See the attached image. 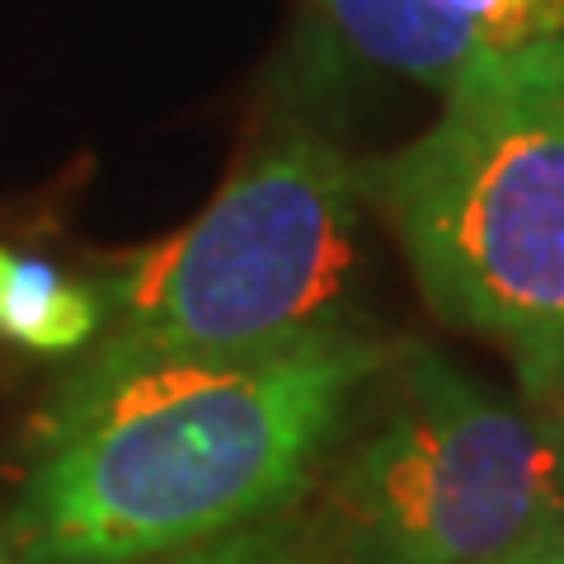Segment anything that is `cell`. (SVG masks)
I'll return each mask as SVG.
<instances>
[{
  "mask_svg": "<svg viewBox=\"0 0 564 564\" xmlns=\"http://www.w3.org/2000/svg\"><path fill=\"white\" fill-rule=\"evenodd\" d=\"M400 352L362 329L250 352L95 339L33 423L14 564H147L302 503Z\"/></svg>",
  "mask_w": 564,
  "mask_h": 564,
  "instance_id": "obj_1",
  "label": "cell"
},
{
  "mask_svg": "<svg viewBox=\"0 0 564 564\" xmlns=\"http://www.w3.org/2000/svg\"><path fill=\"white\" fill-rule=\"evenodd\" d=\"M367 198L437 321L499 348L536 410L564 404V43L367 165Z\"/></svg>",
  "mask_w": 564,
  "mask_h": 564,
  "instance_id": "obj_2",
  "label": "cell"
},
{
  "mask_svg": "<svg viewBox=\"0 0 564 564\" xmlns=\"http://www.w3.org/2000/svg\"><path fill=\"white\" fill-rule=\"evenodd\" d=\"M367 165L306 122L273 128L184 231L99 282L122 348L250 352L352 329Z\"/></svg>",
  "mask_w": 564,
  "mask_h": 564,
  "instance_id": "obj_3",
  "label": "cell"
},
{
  "mask_svg": "<svg viewBox=\"0 0 564 564\" xmlns=\"http://www.w3.org/2000/svg\"><path fill=\"white\" fill-rule=\"evenodd\" d=\"M381 414L344 447L311 522L339 564H499L564 536V452L437 352H400Z\"/></svg>",
  "mask_w": 564,
  "mask_h": 564,
  "instance_id": "obj_4",
  "label": "cell"
},
{
  "mask_svg": "<svg viewBox=\"0 0 564 564\" xmlns=\"http://www.w3.org/2000/svg\"><path fill=\"white\" fill-rule=\"evenodd\" d=\"M367 62L447 104L508 80L564 43V0H315Z\"/></svg>",
  "mask_w": 564,
  "mask_h": 564,
  "instance_id": "obj_5",
  "label": "cell"
},
{
  "mask_svg": "<svg viewBox=\"0 0 564 564\" xmlns=\"http://www.w3.org/2000/svg\"><path fill=\"white\" fill-rule=\"evenodd\" d=\"M104 334L99 282L0 245V339L33 352H76Z\"/></svg>",
  "mask_w": 564,
  "mask_h": 564,
  "instance_id": "obj_6",
  "label": "cell"
},
{
  "mask_svg": "<svg viewBox=\"0 0 564 564\" xmlns=\"http://www.w3.org/2000/svg\"><path fill=\"white\" fill-rule=\"evenodd\" d=\"M147 564H339V560H334L329 541L311 522V513L288 508V513L236 527L226 536H212L203 545H188V551H174Z\"/></svg>",
  "mask_w": 564,
  "mask_h": 564,
  "instance_id": "obj_7",
  "label": "cell"
},
{
  "mask_svg": "<svg viewBox=\"0 0 564 564\" xmlns=\"http://www.w3.org/2000/svg\"><path fill=\"white\" fill-rule=\"evenodd\" d=\"M499 564H564V536L560 541H545V545H532L513 560H499Z\"/></svg>",
  "mask_w": 564,
  "mask_h": 564,
  "instance_id": "obj_8",
  "label": "cell"
},
{
  "mask_svg": "<svg viewBox=\"0 0 564 564\" xmlns=\"http://www.w3.org/2000/svg\"><path fill=\"white\" fill-rule=\"evenodd\" d=\"M545 419H551V429H555V437H560V452H564V404H555V410H541Z\"/></svg>",
  "mask_w": 564,
  "mask_h": 564,
  "instance_id": "obj_9",
  "label": "cell"
},
{
  "mask_svg": "<svg viewBox=\"0 0 564 564\" xmlns=\"http://www.w3.org/2000/svg\"><path fill=\"white\" fill-rule=\"evenodd\" d=\"M0 564H14V560H10V545H6V536H0Z\"/></svg>",
  "mask_w": 564,
  "mask_h": 564,
  "instance_id": "obj_10",
  "label": "cell"
}]
</instances>
